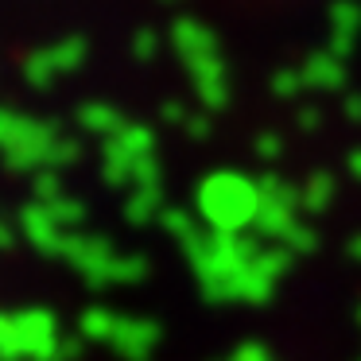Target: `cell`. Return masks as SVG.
Segmentation results:
<instances>
[]
</instances>
